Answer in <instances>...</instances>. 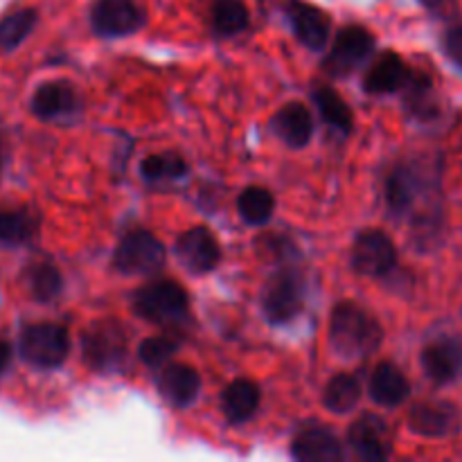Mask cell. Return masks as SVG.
Listing matches in <instances>:
<instances>
[{
	"mask_svg": "<svg viewBox=\"0 0 462 462\" xmlns=\"http://www.w3.org/2000/svg\"><path fill=\"white\" fill-rule=\"evenodd\" d=\"M291 456L302 462H338L343 460V445L329 429H302L291 442Z\"/></svg>",
	"mask_w": 462,
	"mask_h": 462,
	"instance_id": "obj_21",
	"label": "cell"
},
{
	"mask_svg": "<svg viewBox=\"0 0 462 462\" xmlns=\"http://www.w3.org/2000/svg\"><path fill=\"white\" fill-rule=\"evenodd\" d=\"M347 445L365 462L388 460L393 454V436L386 420L365 413L347 431Z\"/></svg>",
	"mask_w": 462,
	"mask_h": 462,
	"instance_id": "obj_12",
	"label": "cell"
},
{
	"mask_svg": "<svg viewBox=\"0 0 462 462\" xmlns=\"http://www.w3.org/2000/svg\"><path fill=\"white\" fill-rule=\"evenodd\" d=\"M374 36L364 25H346L334 39L328 57L323 59V70L332 77H347L359 70L370 54L374 52Z\"/></svg>",
	"mask_w": 462,
	"mask_h": 462,
	"instance_id": "obj_7",
	"label": "cell"
},
{
	"mask_svg": "<svg viewBox=\"0 0 462 462\" xmlns=\"http://www.w3.org/2000/svg\"><path fill=\"white\" fill-rule=\"evenodd\" d=\"M386 203L393 217H406L413 212L415 201L424 189V179L415 165H397L386 179Z\"/></svg>",
	"mask_w": 462,
	"mask_h": 462,
	"instance_id": "obj_16",
	"label": "cell"
},
{
	"mask_svg": "<svg viewBox=\"0 0 462 462\" xmlns=\"http://www.w3.org/2000/svg\"><path fill=\"white\" fill-rule=\"evenodd\" d=\"M325 409L329 413L346 415L356 409L361 402V382L350 373H338L325 383L323 397H320Z\"/></svg>",
	"mask_w": 462,
	"mask_h": 462,
	"instance_id": "obj_26",
	"label": "cell"
},
{
	"mask_svg": "<svg viewBox=\"0 0 462 462\" xmlns=\"http://www.w3.org/2000/svg\"><path fill=\"white\" fill-rule=\"evenodd\" d=\"M36 23H39V12L34 7H23L7 14L0 21V52L16 50L34 32Z\"/></svg>",
	"mask_w": 462,
	"mask_h": 462,
	"instance_id": "obj_30",
	"label": "cell"
},
{
	"mask_svg": "<svg viewBox=\"0 0 462 462\" xmlns=\"http://www.w3.org/2000/svg\"><path fill=\"white\" fill-rule=\"evenodd\" d=\"M420 361L424 374L438 386L456 382L462 373V343L451 337L436 338L424 347Z\"/></svg>",
	"mask_w": 462,
	"mask_h": 462,
	"instance_id": "obj_15",
	"label": "cell"
},
{
	"mask_svg": "<svg viewBox=\"0 0 462 462\" xmlns=\"http://www.w3.org/2000/svg\"><path fill=\"white\" fill-rule=\"evenodd\" d=\"M134 311L149 323H179L189 314V296L174 280H156L134 293Z\"/></svg>",
	"mask_w": 462,
	"mask_h": 462,
	"instance_id": "obj_5",
	"label": "cell"
},
{
	"mask_svg": "<svg viewBox=\"0 0 462 462\" xmlns=\"http://www.w3.org/2000/svg\"><path fill=\"white\" fill-rule=\"evenodd\" d=\"M12 343L5 341V338H0V377H3L5 373H7L9 364H12Z\"/></svg>",
	"mask_w": 462,
	"mask_h": 462,
	"instance_id": "obj_35",
	"label": "cell"
},
{
	"mask_svg": "<svg viewBox=\"0 0 462 462\" xmlns=\"http://www.w3.org/2000/svg\"><path fill=\"white\" fill-rule=\"evenodd\" d=\"M305 307V278L289 262L269 275L262 287V311L271 325H287Z\"/></svg>",
	"mask_w": 462,
	"mask_h": 462,
	"instance_id": "obj_3",
	"label": "cell"
},
{
	"mask_svg": "<svg viewBox=\"0 0 462 462\" xmlns=\"http://www.w3.org/2000/svg\"><path fill=\"white\" fill-rule=\"evenodd\" d=\"M287 18L293 34L305 48L314 50V52L328 48L329 34H332V18L325 9L316 7L307 0H289Z\"/></svg>",
	"mask_w": 462,
	"mask_h": 462,
	"instance_id": "obj_13",
	"label": "cell"
},
{
	"mask_svg": "<svg viewBox=\"0 0 462 462\" xmlns=\"http://www.w3.org/2000/svg\"><path fill=\"white\" fill-rule=\"evenodd\" d=\"M147 23L143 9L134 0H97L90 9V27L104 39H120L140 32Z\"/></svg>",
	"mask_w": 462,
	"mask_h": 462,
	"instance_id": "obj_9",
	"label": "cell"
},
{
	"mask_svg": "<svg viewBox=\"0 0 462 462\" xmlns=\"http://www.w3.org/2000/svg\"><path fill=\"white\" fill-rule=\"evenodd\" d=\"M402 93H404V106L411 117H415L420 122L436 120L438 113H440V106H438L431 75H427L424 70H411Z\"/></svg>",
	"mask_w": 462,
	"mask_h": 462,
	"instance_id": "obj_23",
	"label": "cell"
},
{
	"mask_svg": "<svg viewBox=\"0 0 462 462\" xmlns=\"http://www.w3.org/2000/svg\"><path fill=\"white\" fill-rule=\"evenodd\" d=\"M23 280H25L27 293L36 302H52L63 289L61 271L48 260L32 262L23 273Z\"/></svg>",
	"mask_w": 462,
	"mask_h": 462,
	"instance_id": "obj_27",
	"label": "cell"
},
{
	"mask_svg": "<svg viewBox=\"0 0 462 462\" xmlns=\"http://www.w3.org/2000/svg\"><path fill=\"white\" fill-rule=\"evenodd\" d=\"M269 125L271 131L291 149L307 147L311 135H314V117L302 102L284 104L282 108L275 111Z\"/></svg>",
	"mask_w": 462,
	"mask_h": 462,
	"instance_id": "obj_18",
	"label": "cell"
},
{
	"mask_svg": "<svg viewBox=\"0 0 462 462\" xmlns=\"http://www.w3.org/2000/svg\"><path fill=\"white\" fill-rule=\"evenodd\" d=\"M275 210V197L262 185H248L237 199V212L248 226L269 224Z\"/></svg>",
	"mask_w": 462,
	"mask_h": 462,
	"instance_id": "obj_29",
	"label": "cell"
},
{
	"mask_svg": "<svg viewBox=\"0 0 462 462\" xmlns=\"http://www.w3.org/2000/svg\"><path fill=\"white\" fill-rule=\"evenodd\" d=\"M260 244H264V246L260 248L266 253V255L275 257V260L284 262V264H289V257L298 255L296 244H293L291 239L282 237V235H266V237L260 239Z\"/></svg>",
	"mask_w": 462,
	"mask_h": 462,
	"instance_id": "obj_33",
	"label": "cell"
},
{
	"mask_svg": "<svg viewBox=\"0 0 462 462\" xmlns=\"http://www.w3.org/2000/svg\"><path fill=\"white\" fill-rule=\"evenodd\" d=\"M158 391L174 409H188L201 393V374L188 364H167L158 377Z\"/></svg>",
	"mask_w": 462,
	"mask_h": 462,
	"instance_id": "obj_17",
	"label": "cell"
},
{
	"mask_svg": "<svg viewBox=\"0 0 462 462\" xmlns=\"http://www.w3.org/2000/svg\"><path fill=\"white\" fill-rule=\"evenodd\" d=\"M3 170H5V156H3V144H0V180H3Z\"/></svg>",
	"mask_w": 462,
	"mask_h": 462,
	"instance_id": "obj_37",
	"label": "cell"
},
{
	"mask_svg": "<svg viewBox=\"0 0 462 462\" xmlns=\"http://www.w3.org/2000/svg\"><path fill=\"white\" fill-rule=\"evenodd\" d=\"M188 174V162L180 153L162 152L152 153L140 162V176L149 183H165V180H179Z\"/></svg>",
	"mask_w": 462,
	"mask_h": 462,
	"instance_id": "obj_31",
	"label": "cell"
},
{
	"mask_svg": "<svg viewBox=\"0 0 462 462\" xmlns=\"http://www.w3.org/2000/svg\"><path fill=\"white\" fill-rule=\"evenodd\" d=\"M41 217L32 208H0V244L25 246L39 237Z\"/></svg>",
	"mask_w": 462,
	"mask_h": 462,
	"instance_id": "obj_24",
	"label": "cell"
},
{
	"mask_svg": "<svg viewBox=\"0 0 462 462\" xmlns=\"http://www.w3.org/2000/svg\"><path fill=\"white\" fill-rule=\"evenodd\" d=\"M18 355L34 368H59L70 355V332L59 323L27 325L18 338Z\"/></svg>",
	"mask_w": 462,
	"mask_h": 462,
	"instance_id": "obj_4",
	"label": "cell"
},
{
	"mask_svg": "<svg viewBox=\"0 0 462 462\" xmlns=\"http://www.w3.org/2000/svg\"><path fill=\"white\" fill-rule=\"evenodd\" d=\"M176 257L192 275H206L221 262L219 239L206 226H192L176 239Z\"/></svg>",
	"mask_w": 462,
	"mask_h": 462,
	"instance_id": "obj_10",
	"label": "cell"
},
{
	"mask_svg": "<svg viewBox=\"0 0 462 462\" xmlns=\"http://www.w3.org/2000/svg\"><path fill=\"white\" fill-rule=\"evenodd\" d=\"M126 329L116 319H99L84 329L81 355L95 373H117L126 364Z\"/></svg>",
	"mask_w": 462,
	"mask_h": 462,
	"instance_id": "obj_2",
	"label": "cell"
},
{
	"mask_svg": "<svg viewBox=\"0 0 462 462\" xmlns=\"http://www.w3.org/2000/svg\"><path fill=\"white\" fill-rule=\"evenodd\" d=\"M165 244L153 233L135 228L120 239L113 253V266L125 275H152L165 266Z\"/></svg>",
	"mask_w": 462,
	"mask_h": 462,
	"instance_id": "obj_6",
	"label": "cell"
},
{
	"mask_svg": "<svg viewBox=\"0 0 462 462\" xmlns=\"http://www.w3.org/2000/svg\"><path fill=\"white\" fill-rule=\"evenodd\" d=\"M397 266L395 242L383 230H361L352 246V269L368 278H382Z\"/></svg>",
	"mask_w": 462,
	"mask_h": 462,
	"instance_id": "obj_8",
	"label": "cell"
},
{
	"mask_svg": "<svg viewBox=\"0 0 462 462\" xmlns=\"http://www.w3.org/2000/svg\"><path fill=\"white\" fill-rule=\"evenodd\" d=\"M251 23V14L244 0H215L210 7V27L221 39L242 34Z\"/></svg>",
	"mask_w": 462,
	"mask_h": 462,
	"instance_id": "obj_28",
	"label": "cell"
},
{
	"mask_svg": "<svg viewBox=\"0 0 462 462\" xmlns=\"http://www.w3.org/2000/svg\"><path fill=\"white\" fill-rule=\"evenodd\" d=\"M311 102L319 108L320 117L328 126L337 129L338 134H350L355 129V116H352V108L347 106L346 99L332 88V86H323L314 88L311 93Z\"/></svg>",
	"mask_w": 462,
	"mask_h": 462,
	"instance_id": "obj_25",
	"label": "cell"
},
{
	"mask_svg": "<svg viewBox=\"0 0 462 462\" xmlns=\"http://www.w3.org/2000/svg\"><path fill=\"white\" fill-rule=\"evenodd\" d=\"M370 400L383 409H395L402 406L411 397V383L406 374L391 361H382L374 365L368 382Z\"/></svg>",
	"mask_w": 462,
	"mask_h": 462,
	"instance_id": "obj_19",
	"label": "cell"
},
{
	"mask_svg": "<svg viewBox=\"0 0 462 462\" xmlns=\"http://www.w3.org/2000/svg\"><path fill=\"white\" fill-rule=\"evenodd\" d=\"M460 427L458 409L449 402L429 400L420 402L409 411V429L422 438L454 436Z\"/></svg>",
	"mask_w": 462,
	"mask_h": 462,
	"instance_id": "obj_14",
	"label": "cell"
},
{
	"mask_svg": "<svg viewBox=\"0 0 462 462\" xmlns=\"http://www.w3.org/2000/svg\"><path fill=\"white\" fill-rule=\"evenodd\" d=\"M179 338L170 337V334H156V337H149L140 343L138 356L149 368H161V365L170 364V359L179 352Z\"/></svg>",
	"mask_w": 462,
	"mask_h": 462,
	"instance_id": "obj_32",
	"label": "cell"
},
{
	"mask_svg": "<svg viewBox=\"0 0 462 462\" xmlns=\"http://www.w3.org/2000/svg\"><path fill=\"white\" fill-rule=\"evenodd\" d=\"M420 3H422L427 9H431V12H438V9L445 7L449 0H420Z\"/></svg>",
	"mask_w": 462,
	"mask_h": 462,
	"instance_id": "obj_36",
	"label": "cell"
},
{
	"mask_svg": "<svg viewBox=\"0 0 462 462\" xmlns=\"http://www.w3.org/2000/svg\"><path fill=\"white\" fill-rule=\"evenodd\" d=\"M411 75V68L406 66L404 59L393 50L379 54L368 68L364 77V88L370 95H391L404 88L406 79Z\"/></svg>",
	"mask_w": 462,
	"mask_h": 462,
	"instance_id": "obj_20",
	"label": "cell"
},
{
	"mask_svg": "<svg viewBox=\"0 0 462 462\" xmlns=\"http://www.w3.org/2000/svg\"><path fill=\"white\" fill-rule=\"evenodd\" d=\"M262 393L253 379H235L233 383L224 388L221 395V409H224L226 420L233 427L248 422L260 409Z\"/></svg>",
	"mask_w": 462,
	"mask_h": 462,
	"instance_id": "obj_22",
	"label": "cell"
},
{
	"mask_svg": "<svg viewBox=\"0 0 462 462\" xmlns=\"http://www.w3.org/2000/svg\"><path fill=\"white\" fill-rule=\"evenodd\" d=\"M383 329L379 320L352 300L338 302L329 316V343L346 359H364L382 347Z\"/></svg>",
	"mask_w": 462,
	"mask_h": 462,
	"instance_id": "obj_1",
	"label": "cell"
},
{
	"mask_svg": "<svg viewBox=\"0 0 462 462\" xmlns=\"http://www.w3.org/2000/svg\"><path fill=\"white\" fill-rule=\"evenodd\" d=\"M442 50H445L447 57L462 68V23L460 25H451L449 30L442 36Z\"/></svg>",
	"mask_w": 462,
	"mask_h": 462,
	"instance_id": "obj_34",
	"label": "cell"
},
{
	"mask_svg": "<svg viewBox=\"0 0 462 462\" xmlns=\"http://www.w3.org/2000/svg\"><path fill=\"white\" fill-rule=\"evenodd\" d=\"M81 108V99L77 95L75 86L66 79L43 81L34 90L30 99L32 116L43 122H57L75 117Z\"/></svg>",
	"mask_w": 462,
	"mask_h": 462,
	"instance_id": "obj_11",
	"label": "cell"
}]
</instances>
